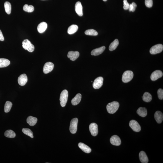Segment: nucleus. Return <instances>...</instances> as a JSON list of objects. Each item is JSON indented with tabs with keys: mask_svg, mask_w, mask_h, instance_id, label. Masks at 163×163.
Masks as SVG:
<instances>
[{
	"mask_svg": "<svg viewBox=\"0 0 163 163\" xmlns=\"http://www.w3.org/2000/svg\"><path fill=\"white\" fill-rule=\"evenodd\" d=\"M119 107V103L117 102L114 101L109 103L107 105L106 108L108 112L111 114L116 113Z\"/></svg>",
	"mask_w": 163,
	"mask_h": 163,
	"instance_id": "obj_1",
	"label": "nucleus"
},
{
	"mask_svg": "<svg viewBox=\"0 0 163 163\" xmlns=\"http://www.w3.org/2000/svg\"><path fill=\"white\" fill-rule=\"evenodd\" d=\"M68 96V93L67 90H64L60 94V100L62 107H65L66 104Z\"/></svg>",
	"mask_w": 163,
	"mask_h": 163,
	"instance_id": "obj_2",
	"label": "nucleus"
},
{
	"mask_svg": "<svg viewBox=\"0 0 163 163\" xmlns=\"http://www.w3.org/2000/svg\"><path fill=\"white\" fill-rule=\"evenodd\" d=\"M134 73L130 70L126 71L123 73L122 77V81L124 83H127L132 79Z\"/></svg>",
	"mask_w": 163,
	"mask_h": 163,
	"instance_id": "obj_3",
	"label": "nucleus"
},
{
	"mask_svg": "<svg viewBox=\"0 0 163 163\" xmlns=\"http://www.w3.org/2000/svg\"><path fill=\"white\" fill-rule=\"evenodd\" d=\"M22 46L24 49L29 52H32L34 50V45L28 39H25L23 41Z\"/></svg>",
	"mask_w": 163,
	"mask_h": 163,
	"instance_id": "obj_4",
	"label": "nucleus"
},
{
	"mask_svg": "<svg viewBox=\"0 0 163 163\" xmlns=\"http://www.w3.org/2000/svg\"><path fill=\"white\" fill-rule=\"evenodd\" d=\"M163 50V46L162 44H159L153 46L150 49L149 52L152 54H156L160 53Z\"/></svg>",
	"mask_w": 163,
	"mask_h": 163,
	"instance_id": "obj_5",
	"label": "nucleus"
},
{
	"mask_svg": "<svg viewBox=\"0 0 163 163\" xmlns=\"http://www.w3.org/2000/svg\"><path fill=\"white\" fill-rule=\"evenodd\" d=\"M78 121V119L77 118H75L72 119L71 121L70 131L72 134H75L77 132Z\"/></svg>",
	"mask_w": 163,
	"mask_h": 163,
	"instance_id": "obj_6",
	"label": "nucleus"
},
{
	"mask_svg": "<svg viewBox=\"0 0 163 163\" xmlns=\"http://www.w3.org/2000/svg\"><path fill=\"white\" fill-rule=\"evenodd\" d=\"M129 125L133 131L136 132H139L141 130V127L137 122L135 120H132L130 121Z\"/></svg>",
	"mask_w": 163,
	"mask_h": 163,
	"instance_id": "obj_7",
	"label": "nucleus"
},
{
	"mask_svg": "<svg viewBox=\"0 0 163 163\" xmlns=\"http://www.w3.org/2000/svg\"><path fill=\"white\" fill-rule=\"evenodd\" d=\"M103 78L102 77H99L94 80L93 84V86L95 89H99L101 88L103 84Z\"/></svg>",
	"mask_w": 163,
	"mask_h": 163,
	"instance_id": "obj_8",
	"label": "nucleus"
},
{
	"mask_svg": "<svg viewBox=\"0 0 163 163\" xmlns=\"http://www.w3.org/2000/svg\"><path fill=\"white\" fill-rule=\"evenodd\" d=\"M90 132L92 136H96L98 133V126L96 123H91L89 126Z\"/></svg>",
	"mask_w": 163,
	"mask_h": 163,
	"instance_id": "obj_9",
	"label": "nucleus"
},
{
	"mask_svg": "<svg viewBox=\"0 0 163 163\" xmlns=\"http://www.w3.org/2000/svg\"><path fill=\"white\" fill-rule=\"evenodd\" d=\"M54 64L51 62H47L44 65L43 68V72L45 74H47L52 71L54 68Z\"/></svg>",
	"mask_w": 163,
	"mask_h": 163,
	"instance_id": "obj_10",
	"label": "nucleus"
},
{
	"mask_svg": "<svg viewBox=\"0 0 163 163\" xmlns=\"http://www.w3.org/2000/svg\"><path fill=\"white\" fill-rule=\"evenodd\" d=\"M163 76L162 71L160 70H156L151 74V80L154 81L161 78Z\"/></svg>",
	"mask_w": 163,
	"mask_h": 163,
	"instance_id": "obj_11",
	"label": "nucleus"
},
{
	"mask_svg": "<svg viewBox=\"0 0 163 163\" xmlns=\"http://www.w3.org/2000/svg\"><path fill=\"white\" fill-rule=\"evenodd\" d=\"M111 144L114 145L119 146L121 144V141L120 138L116 135L112 136L110 139Z\"/></svg>",
	"mask_w": 163,
	"mask_h": 163,
	"instance_id": "obj_12",
	"label": "nucleus"
},
{
	"mask_svg": "<svg viewBox=\"0 0 163 163\" xmlns=\"http://www.w3.org/2000/svg\"><path fill=\"white\" fill-rule=\"evenodd\" d=\"M18 83L21 86H24L28 81L27 75L25 74H23L20 76L18 78Z\"/></svg>",
	"mask_w": 163,
	"mask_h": 163,
	"instance_id": "obj_13",
	"label": "nucleus"
},
{
	"mask_svg": "<svg viewBox=\"0 0 163 163\" xmlns=\"http://www.w3.org/2000/svg\"><path fill=\"white\" fill-rule=\"evenodd\" d=\"M75 11L78 15L82 16H83V6L80 2H77L75 5Z\"/></svg>",
	"mask_w": 163,
	"mask_h": 163,
	"instance_id": "obj_14",
	"label": "nucleus"
},
{
	"mask_svg": "<svg viewBox=\"0 0 163 163\" xmlns=\"http://www.w3.org/2000/svg\"><path fill=\"white\" fill-rule=\"evenodd\" d=\"M80 53L77 51H70L69 52L67 57L72 61H75L79 57Z\"/></svg>",
	"mask_w": 163,
	"mask_h": 163,
	"instance_id": "obj_15",
	"label": "nucleus"
},
{
	"mask_svg": "<svg viewBox=\"0 0 163 163\" xmlns=\"http://www.w3.org/2000/svg\"><path fill=\"white\" fill-rule=\"evenodd\" d=\"M47 27V24L46 23L44 22H41L37 26V31L39 33H42L45 32Z\"/></svg>",
	"mask_w": 163,
	"mask_h": 163,
	"instance_id": "obj_16",
	"label": "nucleus"
},
{
	"mask_svg": "<svg viewBox=\"0 0 163 163\" xmlns=\"http://www.w3.org/2000/svg\"><path fill=\"white\" fill-rule=\"evenodd\" d=\"M105 49V47L103 46L98 48L94 49L91 52V55L95 56L99 55L104 52Z\"/></svg>",
	"mask_w": 163,
	"mask_h": 163,
	"instance_id": "obj_17",
	"label": "nucleus"
},
{
	"mask_svg": "<svg viewBox=\"0 0 163 163\" xmlns=\"http://www.w3.org/2000/svg\"><path fill=\"white\" fill-rule=\"evenodd\" d=\"M139 157L140 160L142 163H147L149 160L146 153L144 151H141L139 153Z\"/></svg>",
	"mask_w": 163,
	"mask_h": 163,
	"instance_id": "obj_18",
	"label": "nucleus"
},
{
	"mask_svg": "<svg viewBox=\"0 0 163 163\" xmlns=\"http://www.w3.org/2000/svg\"><path fill=\"white\" fill-rule=\"evenodd\" d=\"M155 119L157 122L160 123L162 122L163 119L162 113L160 111H157L154 114Z\"/></svg>",
	"mask_w": 163,
	"mask_h": 163,
	"instance_id": "obj_19",
	"label": "nucleus"
},
{
	"mask_svg": "<svg viewBox=\"0 0 163 163\" xmlns=\"http://www.w3.org/2000/svg\"><path fill=\"white\" fill-rule=\"evenodd\" d=\"M79 147L84 152L89 154L91 152V149L87 145L83 143H80L78 144Z\"/></svg>",
	"mask_w": 163,
	"mask_h": 163,
	"instance_id": "obj_20",
	"label": "nucleus"
},
{
	"mask_svg": "<svg viewBox=\"0 0 163 163\" xmlns=\"http://www.w3.org/2000/svg\"><path fill=\"white\" fill-rule=\"evenodd\" d=\"M82 98V95L80 93L77 94L74 97L72 100V104L73 105H76L80 103Z\"/></svg>",
	"mask_w": 163,
	"mask_h": 163,
	"instance_id": "obj_21",
	"label": "nucleus"
},
{
	"mask_svg": "<svg viewBox=\"0 0 163 163\" xmlns=\"http://www.w3.org/2000/svg\"><path fill=\"white\" fill-rule=\"evenodd\" d=\"M37 121V118L32 116H29L27 119V122L29 126H33L36 124Z\"/></svg>",
	"mask_w": 163,
	"mask_h": 163,
	"instance_id": "obj_22",
	"label": "nucleus"
},
{
	"mask_svg": "<svg viewBox=\"0 0 163 163\" xmlns=\"http://www.w3.org/2000/svg\"><path fill=\"white\" fill-rule=\"evenodd\" d=\"M137 113L139 116L144 117L147 116V110L146 108L140 107L137 110Z\"/></svg>",
	"mask_w": 163,
	"mask_h": 163,
	"instance_id": "obj_23",
	"label": "nucleus"
},
{
	"mask_svg": "<svg viewBox=\"0 0 163 163\" xmlns=\"http://www.w3.org/2000/svg\"><path fill=\"white\" fill-rule=\"evenodd\" d=\"M10 64V61L8 59L1 58H0V68L6 67L9 66Z\"/></svg>",
	"mask_w": 163,
	"mask_h": 163,
	"instance_id": "obj_24",
	"label": "nucleus"
},
{
	"mask_svg": "<svg viewBox=\"0 0 163 163\" xmlns=\"http://www.w3.org/2000/svg\"><path fill=\"white\" fill-rule=\"evenodd\" d=\"M78 29V26L75 24H72L69 27L67 32L69 34H73L76 32Z\"/></svg>",
	"mask_w": 163,
	"mask_h": 163,
	"instance_id": "obj_25",
	"label": "nucleus"
},
{
	"mask_svg": "<svg viewBox=\"0 0 163 163\" xmlns=\"http://www.w3.org/2000/svg\"><path fill=\"white\" fill-rule=\"evenodd\" d=\"M119 44V41L118 39H116L111 43L109 47V50L111 51H112L116 49Z\"/></svg>",
	"mask_w": 163,
	"mask_h": 163,
	"instance_id": "obj_26",
	"label": "nucleus"
},
{
	"mask_svg": "<svg viewBox=\"0 0 163 163\" xmlns=\"http://www.w3.org/2000/svg\"><path fill=\"white\" fill-rule=\"evenodd\" d=\"M142 98L144 101L147 103L150 102L152 100V95L148 92H145L144 93Z\"/></svg>",
	"mask_w": 163,
	"mask_h": 163,
	"instance_id": "obj_27",
	"label": "nucleus"
},
{
	"mask_svg": "<svg viewBox=\"0 0 163 163\" xmlns=\"http://www.w3.org/2000/svg\"><path fill=\"white\" fill-rule=\"evenodd\" d=\"M5 136L9 138H14L16 137V134L14 131L11 130H8L4 133Z\"/></svg>",
	"mask_w": 163,
	"mask_h": 163,
	"instance_id": "obj_28",
	"label": "nucleus"
},
{
	"mask_svg": "<svg viewBox=\"0 0 163 163\" xmlns=\"http://www.w3.org/2000/svg\"><path fill=\"white\" fill-rule=\"evenodd\" d=\"M4 8L6 12L8 14H11V5L9 2L6 1L4 4Z\"/></svg>",
	"mask_w": 163,
	"mask_h": 163,
	"instance_id": "obj_29",
	"label": "nucleus"
},
{
	"mask_svg": "<svg viewBox=\"0 0 163 163\" xmlns=\"http://www.w3.org/2000/svg\"><path fill=\"white\" fill-rule=\"evenodd\" d=\"M12 104L11 102L8 101L6 102L5 105L4 111L5 112L7 113L9 112L11 109Z\"/></svg>",
	"mask_w": 163,
	"mask_h": 163,
	"instance_id": "obj_30",
	"label": "nucleus"
},
{
	"mask_svg": "<svg viewBox=\"0 0 163 163\" xmlns=\"http://www.w3.org/2000/svg\"><path fill=\"white\" fill-rule=\"evenodd\" d=\"M23 10L26 12H32L34 11V7L33 6L31 5L29 6L27 4H26L23 7Z\"/></svg>",
	"mask_w": 163,
	"mask_h": 163,
	"instance_id": "obj_31",
	"label": "nucleus"
},
{
	"mask_svg": "<svg viewBox=\"0 0 163 163\" xmlns=\"http://www.w3.org/2000/svg\"><path fill=\"white\" fill-rule=\"evenodd\" d=\"M85 34L86 35L91 36H97L98 33L94 29H90L87 30L85 32Z\"/></svg>",
	"mask_w": 163,
	"mask_h": 163,
	"instance_id": "obj_32",
	"label": "nucleus"
},
{
	"mask_svg": "<svg viewBox=\"0 0 163 163\" xmlns=\"http://www.w3.org/2000/svg\"><path fill=\"white\" fill-rule=\"evenodd\" d=\"M22 131L24 134L29 136L31 138L34 137L33 133L30 129L29 128H24L22 129Z\"/></svg>",
	"mask_w": 163,
	"mask_h": 163,
	"instance_id": "obj_33",
	"label": "nucleus"
},
{
	"mask_svg": "<svg viewBox=\"0 0 163 163\" xmlns=\"http://www.w3.org/2000/svg\"><path fill=\"white\" fill-rule=\"evenodd\" d=\"M137 6V5L135 3L133 2L131 4H130L129 8V10L130 11H133L134 12L136 10V8Z\"/></svg>",
	"mask_w": 163,
	"mask_h": 163,
	"instance_id": "obj_34",
	"label": "nucleus"
},
{
	"mask_svg": "<svg viewBox=\"0 0 163 163\" xmlns=\"http://www.w3.org/2000/svg\"><path fill=\"white\" fill-rule=\"evenodd\" d=\"M145 3L146 7L151 8L153 5V0H145Z\"/></svg>",
	"mask_w": 163,
	"mask_h": 163,
	"instance_id": "obj_35",
	"label": "nucleus"
},
{
	"mask_svg": "<svg viewBox=\"0 0 163 163\" xmlns=\"http://www.w3.org/2000/svg\"><path fill=\"white\" fill-rule=\"evenodd\" d=\"M158 97L159 99L162 100L163 99V90L162 89H159L157 91Z\"/></svg>",
	"mask_w": 163,
	"mask_h": 163,
	"instance_id": "obj_36",
	"label": "nucleus"
},
{
	"mask_svg": "<svg viewBox=\"0 0 163 163\" xmlns=\"http://www.w3.org/2000/svg\"><path fill=\"white\" fill-rule=\"evenodd\" d=\"M123 8L124 10H128L129 9L130 4L128 2L127 0H123Z\"/></svg>",
	"mask_w": 163,
	"mask_h": 163,
	"instance_id": "obj_37",
	"label": "nucleus"
},
{
	"mask_svg": "<svg viewBox=\"0 0 163 163\" xmlns=\"http://www.w3.org/2000/svg\"><path fill=\"white\" fill-rule=\"evenodd\" d=\"M4 36L1 30H0V41H4Z\"/></svg>",
	"mask_w": 163,
	"mask_h": 163,
	"instance_id": "obj_38",
	"label": "nucleus"
},
{
	"mask_svg": "<svg viewBox=\"0 0 163 163\" xmlns=\"http://www.w3.org/2000/svg\"><path fill=\"white\" fill-rule=\"evenodd\" d=\"M103 1H104L105 2V1H107V0H103Z\"/></svg>",
	"mask_w": 163,
	"mask_h": 163,
	"instance_id": "obj_39",
	"label": "nucleus"
},
{
	"mask_svg": "<svg viewBox=\"0 0 163 163\" xmlns=\"http://www.w3.org/2000/svg\"><path fill=\"white\" fill-rule=\"evenodd\" d=\"M42 1H44V0H42Z\"/></svg>",
	"mask_w": 163,
	"mask_h": 163,
	"instance_id": "obj_40",
	"label": "nucleus"
}]
</instances>
